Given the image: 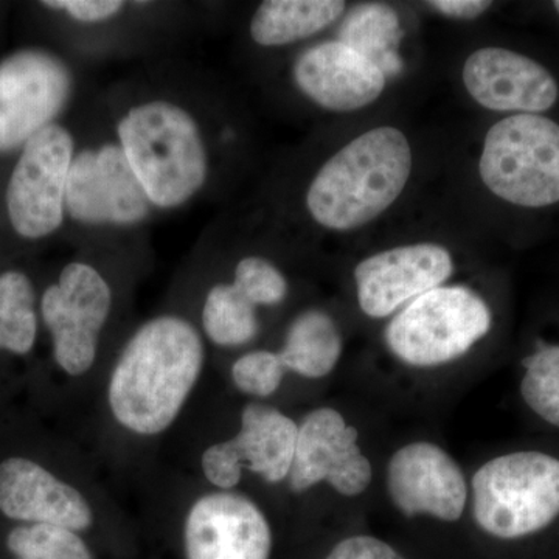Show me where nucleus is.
<instances>
[{
	"instance_id": "nucleus-1",
	"label": "nucleus",
	"mask_w": 559,
	"mask_h": 559,
	"mask_svg": "<svg viewBox=\"0 0 559 559\" xmlns=\"http://www.w3.org/2000/svg\"><path fill=\"white\" fill-rule=\"evenodd\" d=\"M204 366V344L189 320L160 316L135 331L108 388L114 417L139 436H157L178 418Z\"/></svg>"
},
{
	"instance_id": "nucleus-2",
	"label": "nucleus",
	"mask_w": 559,
	"mask_h": 559,
	"mask_svg": "<svg viewBox=\"0 0 559 559\" xmlns=\"http://www.w3.org/2000/svg\"><path fill=\"white\" fill-rule=\"evenodd\" d=\"M411 173L406 135L392 127L374 128L323 164L308 189V212L326 229H358L399 200Z\"/></svg>"
},
{
	"instance_id": "nucleus-3",
	"label": "nucleus",
	"mask_w": 559,
	"mask_h": 559,
	"mask_svg": "<svg viewBox=\"0 0 559 559\" xmlns=\"http://www.w3.org/2000/svg\"><path fill=\"white\" fill-rule=\"evenodd\" d=\"M117 135L154 207L187 204L207 182L209 154L200 124L176 103L132 106L121 116Z\"/></svg>"
},
{
	"instance_id": "nucleus-4",
	"label": "nucleus",
	"mask_w": 559,
	"mask_h": 559,
	"mask_svg": "<svg viewBox=\"0 0 559 559\" xmlns=\"http://www.w3.org/2000/svg\"><path fill=\"white\" fill-rule=\"evenodd\" d=\"M477 527L491 538L524 540L559 522V454L524 448L496 455L471 480Z\"/></svg>"
},
{
	"instance_id": "nucleus-5",
	"label": "nucleus",
	"mask_w": 559,
	"mask_h": 559,
	"mask_svg": "<svg viewBox=\"0 0 559 559\" xmlns=\"http://www.w3.org/2000/svg\"><path fill=\"white\" fill-rule=\"evenodd\" d=\"M492 325L487 301L465 286H439L411 301L385 330L392 355L430 369L468 355Z\"/></svg>"
},
{
	"instance_id": "nucleus-6",
	"label": "nucleus",
	"mask_w": 559,
	"mask_h": 559,
	"mask_svg": "<svg viewBox=\"0 0 559 559\" xmlns=\"http://www.w3.org/2000/svg\"><path fill=\"white\" fill-rule=\"evenodd\" d=\"M480 178L500 200L521 207L559 202V124L539 114H514L485 138Z\"/></svg>"
},
{
	"instance_id": "nucleus-7",
	"label": "nucleus",
	"mask_w": 559,
	"mask_h": 559,
	"mask_svg": "<svg viewBox=\"0 0 559 559\" xmlns=\"http://www.w3.org/2000/svg\"><path fill=\"white\" fill-rule=\"evenodd\" d=\"M110 308L108 282L81 261L69 263L44 293L40 311L53 340L55 360L70 377H81L94 366Z\"/></svg>"
},
{
	"instance_id": "nucleus-8",
	"label": "nucleus",
	"mask_w": 559,
	"mask_h": 559,
	"mask_svg": "<svg viewBox=\"0 0 559 559\" xmlns=\"http://www.w3.org/2000/svg\"><path fill=\"white\" fill-rule=\"evenodd\" d=\"M73 156L72 135L60 124L51 123L25 143L7 189L11 226L21 237L38 240L60 229Z\"/></svg>"
},
{
	"instance_id": "nucleus-9",
	"label": "nucleus",
	"mask_w": 559,
	"mask_h": 559,
	"mask_svg": "<svg viewBox=\"0 0 559 559\" xmlns=\"http://www.w3.org/2000/svg\"><path fill=\"white\" fill-rule=\"evenodd\" d=\"M150 198L120 143L81 150L70 164L66 213L87 226H134L150 215Z\"/></svg>"
},
{
	"instance_id": "nucleus-10",
	"label": "nucleus",
	"mask_w": 559,
	"mask_h": 559,
	"mask_svg": "<svg viewBox=\"0 0 559 559\" xmlns=\"http://www.w3.org/2000/svg\"><path fill=\"white\" fill-rule=\"evenodd\" d=\"M70 91L69 69L46 51H21L0 62V153L50 127Z\"/></svg>"
},
{
	"instance_id": "nucleus-11",
	"label": "nucleus",
	"mask_w": 559,
	"mask_h": 559,
	"mask_svg": "<svg viewBox=\"0 0 559 559\" xmlns=\"http://www.w3.org/2000/svg\"><path fill=\"white\" fill-rule=\"evenodd\" d=\"M358 429L331 407L312 411L300 423L289 487L304 492L326 481L345 498H356L370 487L373 466L358 444Z\"/></svg>"
},
{
	"instance_id": "nucleus-12",
	"label": "nucleus",
	"mask_w": 559,
	"mask_h": 559,
	"mask_svg": "<svg viewBox=\"0 0 559 559\" xmlns=\"http://www.w3.org/2000/svg\"><path fill=\"white\" fill-rule=\"evenodd\" d=\"M388 491L393 506L406 516L425 514L441 522L459 521L469 496L459 463L429 441L406 444L392 455Z\"/></svg>"
},
{
	"instance_id": "nucleus-13",
	"label": "nucleus",
	"mask_w": 559,
	"mask_h": 559,
	"mask_svg": "<svg viewBox=\"0 0 559 559\" xmlns=\"http://www.w3.org/2000/svg\"><path fill=\"white\" fill-rule=\"evenodd\" d=\"M454 271L443 246L419 242L384 250L360 261L355 270L360 310L384 319L407 301L439 288Z\"/></svg>"
},
{
	"instance_id": "nucleus-14",
	"label": "nucleus",
	"mask_w": 559,
	"mask_h": 559,
	"mask_svg": "<svg viewBox=\"0 0 559 559\" xmlns=\"http://www.w3.org/2000/svg\"><path fill=\"white\" fill-rule=\"evenodd\" d=\"M187 559H270V522L255 502L238 492L202 496L183 527Z\"/></svg>"
},
{
	"instance_id": "nucleus-15",
	"label": "nucleus",
	"mask_w": 559,
	"mask_h": 559,
	"mask_svg": "<svg viewBox=\"0 0 559 559\" xmlns=\"http://www.w3.org/2000/svg\"><path fill=\"white\" fill-rule=\"evenodd\" d=\"M462 76L474 100L499 112L539 114L558 100V84L549 70L525 55L500 47L471 53Z\"/></svg>"
},
{
	"instance_id": "nucleus-16",
	"label": "nucleus",
	"mask_w": 559,
	"mask_h": 559,
	"mask_svg": "<svg viewBox=\"0 0 559 559\" xmlns=\"http://www.w3.org/2000/svg\"><path fill=\"white\" fill-rule=\"evenodd\" d=\"M293 73L297 87L331 112L366 108L385 87L384 73L341 40H326L305 50Z\"/></svg>"
},
{
	"instance_id": "nucleus-17",
	"label": "nucleus",
	"mask_w": 559,
	"mask_h": 559,
	"mask_svg": "<svg viewBox=\"0 0 559 559\" xmlns=\"http://www.w3.org/2000/svg\"><path fill=\"white\" fill-rule=\"evenodd\" d=\"M0 511L11 520L79 532L94 522L90 502L32 460L11 457L0 465Z\"/></svg>"
},
{
	"instance_id": "nucleus-18",
	"label": "nucleus",
	"mask_w": 559,
	"mask_h": 559,
	"mask_svg": "<svg viewBox=\"0 0 559 559\" xmlns=\"http://www.w3.org/2000/svg\"><path fill=\"white\" fill-rule=\"evenodd\" d=\"M299 426L267 404L250 403L241 414L240 432L227 440L231 457L270 484L288 479Z\"/></svg>"
},
{
	"instance_id": "nucleus-19",
	"label": "nucleus",
	"mask_w": 559,
	"mask_h": 559,
	"mask_svg": "<svg viewBox=\"0 0 559 559\" xmlns=\"http://www.w3.org/2000/svg\"><path fill=\"white\" fill-rule=\"evenodd\" d=\"M345 7L342 0H266L250 21V36L259 46H288L318 35Z\"/></svg>"
},
{
	"instance_id": "nucleus-20",
	"label": "nucleus",
	"mask_w": 559,
	"mask_h": 559,
	"mask_svg": "<svg viewBox=\"0 0 559 559\" xmlns=\"http://www.w3.org/2000/svg\"><path fill=\"white\" fill-rule=\"evenodd\" d=\"M344 349L340 326L325 311L301 312L290 323L278 356L286 370L319 380L336 369Z\"/></svg>"
},
{
	"instance_id": "nucleus-21",
	"label": "nucleus",
	"mask_w": 559,
	"mask_h": 559,
	"mask_svg": "<svg viewBox=\"0 0 559 559\" xmlns=\"http://www.w3.org/2000/svg\"><path fill=\"white\" fill-rule=\"evenodd\" d=\"M400 32L395 10L381 3H367L349 11L340 36L341 43L373 62L384 76H395L403 69Z\"/></svg>"
},
{
	"instance_id": "nucleus-22",
	"label": "nucleus",
	"mask_w": 559,
	"mask_h": 559,
	"mask_svg": "<svg viewBox=\"0 0 559 559\" xmlns=\"http://www.w3.org/2000/svg\"><path fill=\"white\" fill-rule=\"evenodd\" d=\"M202 326L213 344L240 347L259 333L257 307L234 283H218L205 297Z\"/></svg>"
},
{
	"instance_id": "nucleus-23",
	"label": "nucleus",
	"mask_w": 559,
	"mask_h": 559,
	"mask_svg": "<svg viewBox=\"0 0 559 559\" xmlns=\"http://www.w3.org/2000/svg\"><path fill=\"white\" fill-rule=\"evenodd\" d=\"M521 367L522 403L544 425L559 430V342L538 337Z\"/></svg>"
},
{
	"instance_id": "nucleus-24",
	"label": "nucleus",
	"mask_w": 559,
	"mask_h": 559,
	"mask_svg": "<svg viewBox=\"0 0 559 559\" xmlns=\"http://www.w3.org/2000/svg\"><path fill=\"white\" fill-rule=\"evenodd\" d=\"M35 290L27 275L7 271L0 275V349L16 355L31 352L36 341Z\"/></svg>"
},
{
	"instance_id": "nucleus-25",
	"label": "nucleus",
	"mask_w": 559,
	"mask_h": 559,
	"mask_svg": "<svg viewBox=\"0 0 559 559\" xmlns=\"http://www.w3.org/2000/svg\"><path fill=\"white\" fill-rule=\"evenodd\" d=\"M7 544L17 559H94L76 532L55 525L14 528Z\"/></svg>"
},
{
	"instance_id": "nucleus-26",
	"label": "nucleus",
	"mask_w": 559,
	"mask_h": 559,
	"mask_svg": "<svg viewBox=\"0 0 559 559\" xmlns=\"http://www.w3.org/2000/svg\"><path fill=\"white\" fill-rule=\"evenodd\" d=\"M234 285L255 307H274L288 296L285 275L271 261L261 257H246L240 260L235 267Z\"/></svg>"
},
{
	"instance_id": "nucleus-27",
	"label": "nucleus",
	"mask_w": 559,
	"mask_h": 559,
	"mask_svg": "<svg viewBox=\"0 0 559 559\" xmlns=\"http://www.w3.org/2000/svg\"><path fill=\"white\" fill-rule=\"evenodd\" d=\"M285 371L278 353L255 349L235 360L231 367V380L246 395L266 399L277 392Z\"/></svg>"
},
{
	"instance_id": "nucleus-28",
	"label": "nucleus",
	"mask_w": 559,
	"mask_h": 559,
	"mask_svg": "<svg viewBox=\"0 0 559 559\" xmlns=\"http://www.w3.org/2000/svg\"><path fill=\"white\" fill-rule=\"evenodd\" d=\"M201 465L205 479L221 491H230L231 488L240 484L242 468L231 457L224 441L212 444L205 450L202 454Z\"/></svg>"
},
{
	"instance_id": "nucleus-29",
	"label": "nucleus",
	"mask_w": 559,
	"mask_h": 559,
	"mask_svg": "<svg viewBox=\"0 0 559 559\" xmlns=\"http://www.w3.org/2000/svg\"><path fill=\"white\" fill-rule=\"evenodd\" d=\"M47 9L66 11L69 16L86 24L108 21L123 10L120 0H49L43 2Z\"/></svg>"
},
{
	"instance_id": "nucleus-30",
	"label": "nucleus",
	"mask_w": 559,
	"mask_h": 559,
	"mask_svg": "<svg viewBox=\"0 0 559 559\" xmlns=\"http://www.w3.org/2000/svg\"><path fill=\"white\" fill-rule=\"evenodd\" d=\"M325 559H404L384 540L373 536H352L333 547Z\"/></svg>"
},
{
	"instance_id": "nucleus-31",
	"label": "nucleus",
	"mask_w": 559,
	"mask_h": 559,
	"mask_svg": "<svg viewBox=\"0 0 559 559\" xmlns=\"http://www.w3.org/2000/svg\"><path fill=\"white\" fill-rule=\"evenodd\" d=\"M428 5L444 16L469 21L484 14L491 7V2H485V0H433V2H428Z\"/></svg>"
},
{
	"instance_id": "nucleus-32",
	"label": "nucleus",
	"mask_w": 559,
	"mask_h": 559,
	"mask_svg": "<svg viewBox=\"0 0 559 559\" xmlns=\"http://www.w3.org/2000/svg\"><path fill=\"white\" fill-rule=\"evenodd\" d=\"M554 5H555V10H557L559 13V0H557V2H554Z\"/></svg>"
}]
</instances>
